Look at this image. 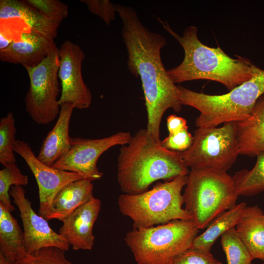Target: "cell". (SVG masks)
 Masks as SVG:
<instances>
[{
  "instance_id": "7c38bea8",
  "label": "cell",
  "mask_w": 264,
  "mask_h": 264,
  "mask_svg": "<svg viewBox=\"0 0 264 264\" xmlns=\"http://www.w3.org/2000/svg\"><path fill=\"white\" fill-rule=\"evenodd\" d=\"M9 194L20 213L27 254L45 247H56L65 251L69 249L70 245L67 241L51 228L47 220L37 214L32 209L22 186H12Z\"/></svg>"
},
{
  "instance_id": "f1b7e54d",
  "label": "cell",
  "mask_w": 264,
  "mask_h": 264,
  "mask_svg": "<svg viewBox=\"0 0 264 264\" xmlns=\"http://www.w3.org/2000/svg\"><path fill=\"white\" fill-rule=\"evenodd\" d=\"M210 251L190 247L177 256L172 264H220Z\"/></svg>"
},
{
  "instance_id": "9c48e42d",
  "label": "cell",
  "mask_w": 264,
  "mask_h": 264,
  "mask_svg": "<svg viewBox=\"0 0 264 264\" xmlns=\"http://www.w3.org/2000/svg\"><path fill=\"white\" fill-rule=\"evenodd\" d=\"M57 47L40 64L26 67L29 79L28 90L24 98L25 109L33 121L46 125L59 115L58 99L61 91L58 71L59 56Z\"/></svg>"
},
{
  "instance_id": "d6a6232c",
  "label": "cell",
  "mask_w": 264,
  "mask_h": 264,
  "mask_svg": "<svg viewBox=\"0 0 264 264\" xmlns=\"http://www.w3.org/2000/svg\"><path fill=\"white\" fill-rule=\"evenodd\" d=\"M0 264H14L9 261L0 251Z\"/></svg>"
},
{
  "instance_id": "4fadbf2b",
  "label": "cell",
  "mask_w": 264,
  "mask_h": 264,
  "mask_svg": "<svg viewBox=\"0 0 264 264\" xmlns=\"http://www.w3.org/2000/svg\"><path fill=\"white\" fill-rule=\"evenodd\" d=\"M14 152L25 161L36 180L40 199L39 213L46 220L58 192L71 182L86 179L76 173L59 170L43 163L24 141L17 140Z\"/></svg>"
},
{
  "instance_id": "30bf717a",
  "label": "cell",
  "mask_w": 264,
  "mask_h": 264,
  "mask_svg": "<svg viewBox=\"0 0 264 264\" xmlns=\"http://www.w3.org/2000/svg\"><path fill=\"white\" fill-rule=\"evenodd\" d=\"M132 137L128 132H118L98 139L71 137L70 149L52 167L76 173L92 181L98 180L103 176L97 166L100 156L114 146L128 144Z\"/></svg>"
},
{
  "instance_id": "52a82bcc",
  "label": "cell",
  "mask_w": 264,
  "mask_h": 264,
  "mask_svg": "<svg viewBox=\"0 0 264 264\" xmlns=\"http://www.w3.org/2000/svg\"><path fill=\"white\" fill-rule=\"evenodd\" d=\"M199 229L191 220H174L156 226L133 228L125 241L138 264H172L190 248Z\"/></svg>"
},
{
  "instance_id": "603a6c76",
  "label": "cell",
  "mask_w": 264,
  "mask_h": 264,
  "mask_svg": "<svg viewBox=\"0 0 264 264\" xmlns=\"http://www.w3.org/2000/svg\"><path fill=\"white\" fill-rule=\"evenodd\" d=\"M253 168L243 169L232 176L238 196H252L264 191V151L258 154Z\"/></svg>"
},
{
  "instance_id": "5b68a950",
  "label": "cell",
  "mask_w": 264,
  "mask_h": 264,
  "mask_svg": "<svg viewBox=\"0 0 264 264\" xmlns=\"http://www.w3.org/2000/svg\"><path fill=\"white\" fill-rule=\"evenodd\" d=\"M238 197L232 176L208 168L191 169L183 194L184 208L199 230L235 206Z\"/></svg>"
},
{
  "instance_id": "e0dca14e",
  "label": "cell",
  "mask_w": 264,
  "mask_h": 264,
  "mask_svg": "<svg viewBox=\"0 0 264 264\" xmlns=\"http://www.w3.org/2000/svg\"><path fill=\"white\" fill-rule=\"evenodd\" d=\"M74 109L69 104L60 106L57 120L42 142L37 157L46 165L52 166L70 149L71 137L69 135V127Z\"/></svg>"
},
{
  "instance_id": "5bb4252c",
  "label": "cell",
  "mask_w": 264,
  "mask_h": 264,
  "mask_svg": "<svg viewBox=\"0 0 264 264\" xmlns=\"http://www.w3.org/2000/svg\"><path fill=\"white\" fill-rule=\"evenodd\" d=\"M101 201L94 197L80 206L62 222L59 233L73 250H90L94 244L92 229L101 209Z\"/></svg>"
},
{
  "instance_id": "8992f818",
  "label": "cell",
  "mask_w": 264,
  "mask_h": 264,
  "mask_svg": "<svg viewBox=\"0 0 264 264\" xmlns=\"http://www.w3.org/2000/svg\"><path fill=\"white\" fill-rule=\"evenodd\" d=\"M187 176L157 183L141 194H122L118 199L120 211L132 220L134 228L150 227L174 220H192L189 213L182 207V190Z\"/></svg>"
},
{
  "instance_id": "cb8c5ba5",
  "label": "cell",
  "mask_w": 264,
  "mask_h": 264,
  "mask_svg": "<svg viewBox=\"0 0 264 264\" xmlns=\"http://www.w3.org/2000/svg\"><path fill=\"white\" fill-rule=\"evenodd\" d=\"M220 243L227 264H253L252 261L254 259L235 228L228 230L221 236Z\"/></svg>"
},
{
  "instance_id": "1f68e13d",
  "label": "cell",
  "mask_w": 264,
  "mask_h": 264,
  "mask_svg": "<svg viewBox=\"0 0 264 264\" xmlns=\"http://www.w3.org/2000/svg\"><path fill=\"white\" fill-rule=\"evenodd\" d=\"M167 126L170 135L176 134L188 128L186 119L176 114L168 116Z\"/></svg>"
},
{
  "instance_id": "277c9868",
  "label": "cell",
  "mask_w": 264,
  "mask_h": 264,
  "mask_svg": "<svg viewBox=\"0 0 264 264\" xmlns=\"http://www.w3.org/2000/svg\"><path fill=\"white\" fill-rule=\"evenodd\" d=\"M177 86L182 106L192 107L200 112L195 120L196 126L217 127L249 117L264 93V70L257 66L251 79L221 95H210Z\"/></svg>"
},
{
  "instance_id": "836d02e7",
  "label": "cell",
  "mask_w": 264,
  "mask_h": 264,
  "mask_svg": "<svg viewBox=\"0 0 264 264\" xmlns=\"http://www.w3.org/2000/svg\"><path fill=\"white\" fill-rule=\"evenodd\" d=\"M220 264H222V263L220 262Z\"/></svg>"
},
{
  "instance_id": "d6986e66",
  "label": "cell",
  "mask_w": 264,
  "mask_h": 264,
  "mask_svg": "<svg viewBox=\"0 0 264 264\" xmlns=\"http://www.w3.org/2000/svg\"><path fill=\"white\" fill-rule=\"evenodd\" d=\"M93 189L92 181L88 179L67 184L54 197L46 220L57 219L62 221L76 209L93 197Z\"/></svg>"
},
{
  "instance_id": "4316f807",
  "label": "cell",
  "mask_w": 264,
  "mask_h": 264,
  "mask_svg": "<svg viewBox=\"0 0 264 264\" xmlns=\"http://www.w3.org/2000/svg\"><path fill=\"white\" fill-rule=\"evenodd\" d=\"M14 264H72L68 261L65 251L56 247L42 248L37 252L27 254Z\"/></svg>"
},
{
  "instance_id": "ba28073f",
  "label": "cell",
  "mask_w": 264,
  "mask_h": 264,
  "mask_svg": "<svg viewBox=\"0 0 264 264\" xmlns=\"http://www.w3.org/2000/svg\"><path fill=\"white\" fill-rule=\"evenodd\" d=\"M191 146L180 152L185 164L191 169L208 168L227 171L240 154L237 122L220 127L198 128Z\"/></svg>"
},
{
  "instance_id": "ffe728a7",
  "label": "cell",
  "mask_w": 264,
  "mask_h": 264,
  "mask_svg": "<svg viewBox=\"0 0 264 264\" xmlns=\"http://www.w3.org/2000/svg\"><path fill=\"white\" fill-rule=\"evenodd\" d=\"M253 258L264 261V212L258 205L246 206L235 228Z\"/></svg>"
},
{
  "instance_id": "2e32d148",
  "label": "cell",
  "mask_w": 264,
  "mask_h": 264,
  "mask_svg": "<svg viewBox=\"0 0 264 264\" xmlns=\"http://www.w3.org/2000/svg\"><path fill=\"white\" fill-rule=\"evenodd\" d=\"M0 22H12L27 31L54 39L62 22L51 19L25 0H0Z\"/></svg>"
},
{
  "instance_id": "7a4b0ae2",
  "label": "cell",
  "mask_w": 264,
  "mask_h": 264,
  "mask_svg": "<svg viewBox=\"0 0 264 264\" xmlns=\"http://www.w3.org/2000/svg\"><path fill=\"white\" fill-rule=\"evenodd\" d=\"M157 20L184 50L182 62L177 66L167 70L175 84L209 80L222 84L230 91L253 76L257 66L249 60L241 56L233 59L219 46L214 48L204 44L198 38L196 26H188L180 36L167 22L159 18Z\"/></svg>"
},
{
  "instance_id": "3957f363",
  "label": "cell",
  "mask_w": 264,
  "mask_h": 264,
  "mask_svg": "<svg viewBox=\"0 0 264 264\" xmlns=\"http://www.w3.org/2000/svg\"><path fill=\"white\" fill-rule=\"evenodd\" d=\"M117 162L119 185L124 194L130 195L147 191L157 180H170L190 172L180 152L163 148L146 129H140L121 146Z\"/></svg>"
},
{
  "instance_id": "ac0fdd59",
  "label": "cell",
  "mask_w": 264,
  "mask_h": 264,
  "mask_svg": "<svg viewBox=\"0 0 264 264\" xmlns=\"http://www.w3.org/2000/svg\"><path fill=\"white\" fill-rule=\"evenodd\" d=\"M237 127L240 154L255 157L264 151V95L248 117L237 122Z\"/></svg>"
},
{
  "instance_id": "7402d4cb",
  "label": "cell",
  "mask_w": 264,
  "mask_h": 264,
  "mask_svg": "<svg viewBox=\"0 0 264 264\" xmlns=\"http://www.w3.org/2000/svg\"><path fill=\"white\" fill-rule=\"evenodd\" d=\"M245 202L236 204L217 217L202 234L193 241L191 247L210 251L216 241L228 230L236 228L245 208Z\"/></svg>"
},
{
  "instance_id": "484cf974",
  "label": "cell",
  "mask_w": 264,
  "mask_h": 264,
  "mask_svg": "<svg viewBox=\"0 0 264 264\" xmlns=\"http://www.w3.org/2000/svg\"><path fill=\"white\" fill-rule=\"evenodd\" d=\"M28 176L22 174L16 163H10L0 170V203L10 212L15 210L11 203L9 191L12 186H26Z\"/></svg>"
},
{
  "instance_id": "6da1fadb",
  "label": "cell",
  "mask_w": 264,
  "mask_h": 264,
  "mask_svg": "<svg viewBox=\"0 0 264 264\" xmlns=\"http://www.w3.org/2000/svg\"><path fill=\"white\" fill-rule=\"evenodd\" d=\"M122 23L121 35L127 52L130 72L142 83L147 113L146 129L149 136L160 142V126L165 111L182 109L177 86L170 77L162 63L161 49L166 39L142 23L136 11L129 6L115 4Z\"/></svg>"
},
{
  "instance_id": "8fae6325",
  "label": "cell",
  "mask_w": 264,
  "mask_h": 264,
  "mask_svg": "<svg viewBox=\"0 0 264 264\" xmlns=\"http://www.w3.org/2000/svg\"><path fill=\"white\" fill-rule=\"evenodd\" d=\"M58 53V77L61 86L59 105L69 104L78 110L88 108L91 103L92 94L82 74V64L86 57L85 53L78 44L70 40L61 44Z\"/></svg>"
},
{
  "instance_id": "83f0119b",
  "label": "cell",
  "mask_w": 264,
  "mask_h": 264,
  "mask_svg": "<svg viewBox=\"0 0 264 264\" xmlns=\"http://www.w3.org/2000/svg\"><path fill=\"white\" fill-rule=\"evenodd\" d=\"M25 1L47 17L56 21L62 22L68 15V6L58 0H26Z\"/></svg>"
},
{
  "instance_id": "44dd1931",
  "label": "cell",
  "mask_w": 264,
  "mask_h": 264,
  "mask_svg": "<svg viewBox=\"0 0 264 264\" xmlns=\"http://www.w3.org/2000/svg\"><path fill=\"white\" fill-rule=\"evenodd\" d=\"M0 251L14 263L27 255L24 233L16 220L0 203Z\"/></svg>"
},
{
  "instance_id": "4dcf8cb0",
  "label": "cell",
  "mask_w": 264,
  "mask_h": 264,
  "mask_svg": "<svg viewBox=\"0 0 264 264\" xmlns=\"http://www.w3.org/2000/svg\"><path fill=\"white\" fill-rule=\"evenodd\" d=\"M188 129V127L176 134H169L161 140V146L165 149L179 152L187 150L191 146L194 139V136Z\"/></svg>"
},
{
  "instance_id": "9a60e30c",
  "label": "cell",
  "mask_w": 264,
  "mask_h": 264,
  "mask_svg": "<svg viewBox=\"0 0 264 264\" xmlns=\"http://www.w3.org/2000/svg\"><path fill=\"white\" fill-rule=\"evenodd\" d=\"M57 48L54 39L32 31H24L18 39L0 50V60L2 62L21 64L24 68L34 67Z\"/></svg>"
},
{
  "instance_id": "f546056e",
  "label": "cell",
  "mask_w": 264,
  "mask_h": 264,
  "mask_svg": "<svg viewBox=\"0 0 264 264\" xmlns=\"http://www.w3.org/2000/svg\"><path fill=\"white\" fill-rule=\"evenodd\" d=\"M88 10L99 17L107 25L113 21L117 13L115 4L109 0H81Z\"/></svg>"
},
{
  "instance_id": "d4e9b609",
  "label": "cell",
  "mask_w": 264,
  "mask_h": 264,
  "mask_svg": "<svg viewBox=\"0 0 264 264\" xmlns=\"http://www.w3.org/2000/svg\"><path fill=\"white\" fill-rule=\"evenodd\" d=\"M16 132L15 119L10 111L0 120V163L4 167L16 162L14 154Z\"/></svg>"
}]
</instances>
